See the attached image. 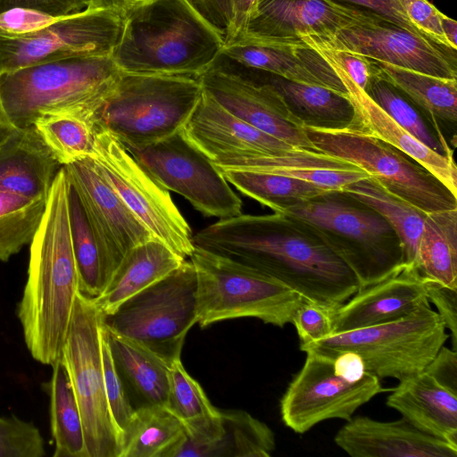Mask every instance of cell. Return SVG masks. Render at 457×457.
Wrapping results in <instances>:
<instances>
[{
  "instance_id": "obj_24",
  "label": "cell",
  "mask_w": 457,
  "mask_h": 457,
  "mask_svg": "<svg viewBox=\"0 0 457 457\" xmlns=\"http://www.w3.org/2000/svg\"><path fill=\"white\" fill-rule=\"evenodd\" d=\"M386 405L420 430L457 448V394L426 371L400 380L391 389Z\"/></svg>"
},
{
  "instance_id": "obj_36",
  "label": "cell",
  "mask_w": 457,
  "mask_h": 457,
  "mask_svg": "<svg viewBox=\"0 0 457 457\" xmlns=\"http://www.w3.org/2000/svg\"><path fill=\"white\" fill-rule=\"evenodd\" d=\"M33 127L62 166L93 155V127L78 115L42 114L35 120Z\"/></svg>"
},
{
  "instance_id": "obj_33",
  "label": "cell",
  "mask_w": 457,
  "mask_h": 457,
  "mask_svg": "<svg viewBox=\"0 0 457 457\" xmlns=\"http://www.w3.org/2000/svg\"><path fill=\"white\" fill-rule=\"evenodd\" d=\"M225 179L245 195L284 213L296 204L309 201L328 190L304 179L242 170H219Z\"/></svg>"
},
{
  "instance_id": "obj_56",
  "label": "cell",
  "mask_w": 457,
  "mask_h": 457,
  "mask_svg": "<svg viewBox=\"0 0 457 457\" xmlns=\"http://www.w3.org/2000/svg\"><path fill=\"white\" fill-rule=\"evenodd\" d=\"M149 0H126L128 5L147 2Z\"/></svg>"
},
{
  "instance_id": "obj_50",
  "label": "cell",
  "mask_w": 457,
  "mask_h": 457,
  "mask_svg": "<svg viewBox=\"0 0 457 457\" xmlns=\"http://www.w3.org/2000/svg\"><path fill=\"white\" fill-rule=\"evenodd\" d=\"M89 6L90 0H0V12L15 7H26L64 16L79 12Z\"/></svg>"
},
{
  "instance_id": "obj_21",
  "label": "cell",
  "mask_w": 457,
  "mask_h": 457,
  "mask_svg": "<svg viewBox=\"0 0 457 457\" xmlns=\"http://www.w3.org/2000/svg\"><path fill=\"white\" fill-rule=\"evenodd\" d=\"M181 132L212 162L223 157L297 149L230 113L204 89Z\"/></svg>"
},
{
  "instance_id": "obj_40",
  "label": "cell",
  "mask_w": 457,
  "mask_h": 457,
  "mask_svg": "<svg viewBox=\"0 0 457 457\" xmlns=\"http://www.w3.org/2000/svg\"><path fill=\"white\" fill-rule=\"evenodd\" d=\"M166 407L185 427L220 413V409L212 404L201 385L186 370L181 358L175 359L170 364Z\"/></svg>"
},
{
  "instance_id": "obj_42",
  "label": "cell",
  "mask_w": 457,
  "mask_h": 457,
  "mask_svg": "<svg viewBox=\"0 0 457 457\" xmlns=\"http://www.w3.org/2000/svg\"><path fill=\"white\" fill-rule=\"evenodd\" d=\"M45 441L33 423L0 417V457H43Z\"/></svg>"
},
{
  "instance_id": "obj_54",
  "label": "cell",
  "mask_w": 457,
  "mask_h": 457,
  "mask_svg": "<svg viewBox=\"0 0 457 457\" xmlns=\"http://www.w3.org/2000/svg\"><path fill=\"white\" fill-rule=\"evenodd\" d=\"M127 6L126 0H90L88 8H107L123 12Z\"/></svg>"
},
{
  "instance_id": "obj_53",
  "label": "cell",
  "mask_w": 457,
  "mask_h": 457,
  "mask_svg": "<svg viewBox=\"0 0 457 457\" xmlns=\"http://www.w3.org/2000/svg\"><path fill=\"white\" fill-rule=\"evenodd\" d=\"M444 35L451 47L457 50V21L443 12L440 15Z\"/></svg>"
},
{
  "instance_id": "obj_17",
  "label": "cell",
  "mask_w": 457,
  "mask_h": 457,
  "mask_svg": "<svg viewBox=\"0 0 457 457\" xmlns=\"http://www.w3.org/2000/svg\"><path fill=\"white\" fill-rule=\"evenodd\" d=\"M381 18L332 0H258L255 15L237 41L290 47L305 35L327 37Z\"/></svg>"
},
{
  "instance_id": "obj_4",
  "label": "cell",
  "mask_w": 457,
  "mask_h": 457,
  "mask_svg": "<svg viewBox=\"0 0 457 457\" xmlns=\"http://www.w3.org/2000/svg\"><path fill=\"white\" fill-rule=\"evenodd\" d=\"M121 71L112 56L71 58L0 74V125L33 126L46 113H70L92 125Z\"/></svg>"
},
{
  "instance_id": "obj_3",
  "label": "cell",
  "mask_w": 457,
  "mask_h": 457,
  "mask_svg": "<svg viewBox=\"0 0 457 457\" xmlns=\"http://www.w3.org/2000/svg\"><path fill=\"white\" fill-rule=\"evenodd\" d=\"M223 46L220 36L186 0H149L123 11L112 58L122 72L198 77Z\"/></svg>"
},
{
  "instance_id": "obj_35",
  "label": "cell",
  "mask_w": 457,
  "mask_h": 457,
  "mask_svg": "<svg viewBox=\"0 0 457 457\" xmlns=\"http://www.w3.org/2000/svg\"><path fill=\"white\" fill-rule=\"evenodd\" d=\"M221 430L210 457H270L276 449L273 431L242 410H220Z\"/></svg>"
},
{
  "instance_id": "obj_13",
  "label": "cell",
  "mask_w": 457,
  "mask_h": 457,
  "mask_svg": "<svg viewBox=\"0 0 457 457\" xmlns=\"http://www.w3.org/2000/svg\"><path fill=\"white\" fill-rule=\"evenodd\" d=\"M123 12L86 8L35 32L0 34V74L71 58L112 56Z\"/></svg>"
},
{
  "instance_id": "obj_26",
  "label": "cell",
  "mask_w": 457,
  "mask_h": 457,
  "mask_svg": "<svg viewBox=\"0 0 457 457\" xmlns=\"http://www.w3.org/2000/svg\"><path fill=\"white\" fill-rule=\"evenodd\" d=\"M185 260L156 238L143 242L125 254L95 301L104 315H108L129 297L179 268Z\"/></svg>"
},
{
  "instance_id": "obj_27",
  "label": "cell",
  "mask_w": 457,
  "mask_h": 457,
  "mask_svg": "<svg viewBox=\"0 0 457 457\" xmlns=\"http://www.w3.org/2000/svg\"><path fill=\"white\" fill-rule=\"evenodd\" d=\"M106 331L112 358L129 396L133 395L137 399L135 409L166 406L170 362L130 339Z\"/></svg>"
},
{
  "instance_id": "obj_16",
  "label": "cell",
  "mask_w": 457,
  "mask_h": 457,
  "mask_svg": "<svg viewBox=\"0 0 457 457\" xmlns=\"http://www.w3.org/2000/svg\"><path fill=\"white\" fill-rule=\"evenodd\" d=\"M321 43L436 77L457 79V50L436 44L381 18L345 28L334 35H310Z\"/></svg>"
},
{
  "instance_id": "obj_2",
  "label": "cell",
  "mask_w": 457,
  "mask_h": 457,
  "mask_svg": "<svg viewBox=\"0 0 457 457\" xmlns=\"http://www.w3.org/2000/svg\"><path fill=\"white\" fill-rule=\"evenodd\" d=\"M64 168L52 183L40 224L30 242L27 282L17 307L25 344L37 361L62 356L75 297L79 291Z\"/></svg>"
},
{
  "instance_id": "obj_6",
  "label": "cell",
  "mask_w": 457,
  "mask_h": 457,
  "mask_svg": "<svg viewBox=\"0 0 457 457\" xmlns=\"http://www.w3.org/2000/svg\"><path fill=\"white\" fill-rule=\"evenodd\" d=\"M202 92L198 77L121 71L92 127L106 130L127 149L144 147L179 132Z\"/></svg>"
},
{
  "instance_id": "obj_46",
  "label": "cell",
  "mask_w": 457,
  "mask_h": 457,
  "mask_svg": "<svg viewBox=\"0 0 457 457\" xmlns=\"http://www.w3.org/2000/svg\"><path fill=\"white\" fill-rule=\"evenodd\" d=\"M64 16H56L26 7L8 9L0 12V34L23 35L35 32L56 22Z\"/></svg>"
},
{
  "instance_id": "obj_39",
  "label": "cell",
  "mask_w": 457,
  "mask_h": 457,
  "mask_svg": "<svg viewBox=\"0 0 457 457\" xmlns=\"http://www.w3.org/2000/svg\"><path fill=\"white\" fill-rule=\"evenodd\" d=\"M365 93L385 113L426 146L441 154H452L444 138L435 136L414 104L380 74L373 79Z\"/></svg>"
},
{
  "instance_id": "obj_1",
  "label": "cell",
  "mask_w": 457,
  "mask_h": 457,
  "mask_svg": "<svg viewBox=\"0 0 457 457\" xmlns=\"http://www.w3.org/2000/svg\"><path fill=\"white\" fill-rule=\"evenodd\" d=\"M195 246L254 268L305 300L337 308L359 290L353 270L303 220L274 212L239 214L193 236Z\"/></svg>"
},
{
  "instance_id": "obj_22",
  "label": "cell",
  "mask_w": 457,
  "mask_h": 457,
  "mask_svg": "<svg viewBox=\"0 0 457 457\" xmlns=\"http://www.w3.org/2000/svg\"><path fill=\"white\" fill-rule=\"evenodd\" d=\"M334 441L352 457L457 456V448L420 430L403 417L395 421L353 417L337 431Z\"/></svg>"
},
{
  "instance_id": "obj_7",
  "label": "cell",
  "mask_w": 457,
  "mask_h": 457,
  "mask_svg": "<svg viewBox=\"0 0 457 457\" xmlns=\"http://www.w3.org/2000/svg\"><path fill=\"white\" fill-rule=\"evenodd\" d=\"M189 258L196 273L201 328L237 318L283 328L305 300L278 279L228 257L195 246Z\"/></svg>"
},
{
  "instance_id": "obj_34",
  "label": "cell",
  "mask_w": 457,
  "mask_h": 457,
  "mask_svg": "<svg viewBox=\"0 0 457 457\" xmlns=\"http://www.w3.org/2000/svg\"><path fill=\"white\" fill-rule=\"evenodd\" d=\"M49 382L51 431L54 457H87L83 423L79 405L61 360L53 365Z\"/></svg>"
},
{
  "instance_id": "obj_38",
  "label": "cell",
  "mask_w": 457,
  "mask_h": 457,
  "mask_svg": "<svg viewBox=\"0 0 457 457\" xmlns=\"http://www.w3.org/2000/svg\"><path fill=\"white\" fill-rule=\"evenodd\" d=\"M221 53L246 67L290 81L323 87L322 83L305 67L292 47L237 41L223 46Z\"/></svg>"
},
{
  "instance_id": "obj_14",
  "label": "cell",
  "mask_w": 457,
  "mask_h": 457,
  "mask_svg": "<svg viewBox=\"0 0 457 457\" xmlns=\"http://www.w3.org/2000/svg\"><path fill=\"white\" fill-rule=\"evenodd\" d=\"M165 190L173 191L207 217L242 213V201L212 161L181 130L152 145L128 149Z\"/></svg>"
},
{
  "instance_id": "obj_30",
  "label": "cell",
  "mask_w": 457,
  "mask_h": 457,
  "mask_svg": "<svg viewBox=\"0 0 457 457\" xmlns=\"http://www.w3.org/2000/svg\"><path fill=\"white\" fill-rule=\"evenodd\" d=\"M68 204L79 292L96 298L105 289L114 267L93 230L78 193L70 183Z\"/></svg>"
},
{
  "instance_id": "obj_12",
  "label": "cell",
  "mask_w": 457,
  "mask_h": 457,
  "mask_svg": "<svg viewBox=\"0 0 457 457\" xmlns=\"http://www.w3.org/2000/svg\"><path fill=\"white\" fill-rule=\"evenodd\" d=\"M95 146L91 156L115 192L137 220L178 254L187 259L195 245L192 229L162 188L112 135L93 128Z\"/></svg>"
},
{
  "instance_id": "obj_47",
  "label": "cell",
  "mask_w": 457,
  "mask_h": 457,
  "mask_svg": "<svg viewBox=\"0 0 457 457\" xmlns=\"http://www.w3.org/2000/svg\"><path fill=\"white\" fill-rule=\"evenodd\" d=\"M404 11L411 23L428 38L436 44L451 47L441 27V12L428 0H402Z\"/></svg>"
},
{
  "instance_id": "obj_43",
  "label": "cell",
  "mask_w": 457,
  "mask_h": 457,
  "mask_svg": "<svg viewBox=\"0 0 457 457\" xmlns=\"http://www.w3.org/2000/svg\"><path fill=\"white\" fill-rule=\"evenodd\" d=\"M301 42L317 51L328 63L343 71L364 92L379 74L377 63L368 57L335 49L310 35L303 36Z\"/></svg>"
},
{
  "instance_id": "obj_19",
  "label": "cell",
  "mask_w": 457,
  "mask_h": 457,
  "mask_svg": "<svg viewBox=\"0 0 457 457\" xmlns=\"http://www.w3.org/2000/svg\"><path fill=\"white\" fill-rule=\"evenodd\" d=\"M62 167L114 270L131 248L154 238L120 199L92 157Z\"/></svg>"
},
{
  "instance_id": "obj_52",
  "label": "cell",
  "mask_w": 457,
  "mask_h": 457,
  "mask_svg": "<svg viewBox=\"0 0 457 457\" xmlns=\"http://www.w3.org/2000/svg\"><path fill=\"white\" fill-rule=\"evenodd\" d=\"M333 370L337 377L349 382L359 381L367 373L361 356L351 350L342 351L336 355Z\"/></svg>"
},
{
  "instance_id": "obj_49",
  "label": "cell",
  "mask_w": 457,
  "mask_h": 457,
  "mask_svg": "<svg viewBox=\"0 0 457 457\" xmlns=\"http://www.w3.org/2000/svg\"><path fill=\"white\" fill-rule=\"evenodd\" d=\"M379 15L411 33L424 36L409 20L402 0H332ZM428 38V37H427ZM429 39V38H428ZM434 42V41H433Z\"/></svg>"
},
{
  "instance_id": "obj_48",
  "label": "cell",
  "mask_w": 457,
  "mask_h": 457,
  "mask_svg": "<svg viewBox=\"0 0 457 457\" xmlns=\"http://www.w3.org/2000/svg\"><path fill=\"white\" fill-rule=\"evenodd\" d=\"M427 297L435 304L445 328L451 332L453 349H457V289L426 280Z\"/></svg>"
},
{
  "instance_id": "obj_55",
  "label": "cell",
  "mask_w": 457,
  "mask_h": 457,
  "mask_svg": "<svg viewBox=\"0 0 457 457\" xmlns=\"http://www.w3.org/2000/svg\"><path fill=\"white\" fill-rule=\"evenodd\" d=\"M13 130V129L0 125V147L10 137Z\"/></svg>"
},
{
  "instance_id": "obj_8",
  "label": "cell",
  "mask_w": 457,
  "mask_h": 457,
  "mask_svg": "<svg viewBox=\"0 0 457 457\" xmlns=\"http://www.w3.org/2000/svg\"><path fill=\"white\" fill-rule=\"evenodd\" d=\"M446 328L430 303L413 313L386 323L331 334L300 345L333 358L342 351L358 353L366 371L377 378L403 380L426 369L449 337Z\"/></svg>"
},
{
  "instance_id": "obj_29",
  "label": "cell",
  "mask_w": 457,
  "mask_h": 457,
  "mask_svg": "<svg viewBox=\"0 0 457 457\" xmlns=\"http://www.w3.org/2000/svg\"><path fill=\"white\" fill-rule=\"evenodd\" d=\"M414 265L425 280L457 289V209L427 214Z\"/></svg>"
},
{
  "instance_id": "obj_11",
  "label": "cell",
  "mask_w": 457,
  "mask_h": 457,
  "mask_svg": "<svg viewBox=\"0 0 457 457\" xmlns=\"http://www.w3.org/2000/svg\"><path fill=\"white\" fill-rule=\"evenodd\" d=\"M303 129L319 152L355 165L388 192L424 212L457 209V195L422 165L386 142L351 128Z\"/></svg>"
},
{
  "instance_id": "obj_15",
  "label": "cell",
  "mask_w": 457,
  "mask_h": 457,
  "mask_svg": "<svg viewBox=\"0 0 457 457\" xmlns=\"http://www.w3.org/2000/svg\"><path fill=\"white\" fill-rule=\"evenodd\" d=\"M301 370L294 376L280 400L284 424L297 434L330 419L348 421L354 412L377 395L391 391L367 372L356 382L337 377L333 357L307 350Z\"/></svg>"
},
{
  "instance_id": "obj_51",
  "label": "cell",
  "mask_w": 457,
  "mask_h": 457,
  "mask_svg": "<svg viewBox=\"0 0 457 457\" xmlns=\"http://www.w3.org/2000/svg\"><path fill=\"white\" fill-rule=\"evenodd\" d=\"M438 384L457 394V352L443 345L424 370Z\"/></svg>"
},
{
  "instance_id": "obj_44",
  "label": "cell",
  "mask_w": 457,
  "mask_h": 457,
  "mask_svg": "<svg viewBox=\"0 0 457 457\" xmlns=\"http://www.w3.org/2000/svg\"><path fill=\"white\" fill-rule=\"evenodd\" d=\"M102 361L108 404L117 427L122 432L131 420L136 409L132 405L125 384L112 358L104 321L102 327Z\"/></svg>"
},
{
  "instance_id": "obj_28",
  "label": "cell",
  "mask_w": 457,
  "mask_h": 457,
  "mask_svg": "<svg viewBox=\"0 0 457 457\" xmlns=\"http://www.w3.org/2000/svg\"><path fill=\"white\" fill-rule=\"evenodd\" d=\"M185 438V426L166 406H143L121 432L119 457H173Z\"/></svg>"
},
{
  "instance_id": "obj_20",
  "label": "cell",
  "mask_w": 457,
  "mask_h": 457,
  "mask_svg": "<svg viewBox=\"0 0 457 457\" xmlns=\"http://www.w3.org/2000/svg\"><path fill=\"white\" fill-rule=\"evenodd\" d=\"M430 303L426 280L415 265L403 264L391 276L359 289L333 312L332 333L379 325L404 318Z\"/></svg>"
},
{
  "instance_id": "obj_10",
  "label": "cell",
  "mask_w": 457,
  "mask_h": 457,
  "mask_svg": "<svg viewBox=\"0 0 457 457\" xmlns=\"http://www.w3.org/2000/svg\"><path fill=\"white\" fill-rule=\"evenodd\" d=\"M197 280L191 261L127 299L104 325L171 362L181 358L187 332L197 323Z\"/></svg>"
},
{
  "instance_id": "obj_9",
  "label": "cell",
  "mask_w": 457,
  "mask_h": 457,
  "mask_svg": "<svg viewBox=\"0 0 457 457\" xmlns=\"http://www.w3.org/2000/svg\"><path fill=\"white\" fill-rule=\"evenodd\" d=\"M104 313L95 298L77 293L61 360L80 411L87 457H119L121 432L106 397L103 361Z\"/></svg>"
},
{
  "instance_id": "obj_32",
  "label": "cell",
  "mask_w": 457,
  "mask_h": 457,
  "mask_svg": "<svg viewBox=\"0 0 457 457\" xmlns=\"http://www.w3.org/2000/svg\"><path fill=\"white\" fill-rule=\"evenodd\" d=\"M374 61V60H373ZM382 78L395 87L411 103L437 120H457V79L436 77L374 61Z\"/></svg>"
},
{
  "instance_id": "obj_45",
  "label": "cell",
  "mask_w": 457,
  "mask_h": 457,
  "mask_svg": "<svg viewBox=\"0 0 457 457\" xmlns=\"http://www.w3.org/2000/svg\"><path fill=\"white\" fill-rule=\"evenodd\" d=\"M335 309L314 302L303 301L292 320L300 345L309 344L331 335Z\"/></svg>"
},
{
  "instance_id": "obj_31",
  "label": "cell",
  "mask_w": 457,
  "mask_h": 457,
  "mask_svg": "<svg viewBox=\"0 0 457 457\" xmlns=\"http://www.w3.org/2000/svg\"><path fill=\"white\" fill-rule=\"evenodd\" d=\"M341 190L375 210L389 223L401 240L403 264L414 265L428 213L388 192L370 176L348 184Z\"/></svg>"
},
{
  "instance_id": "obj_25",
  "label": "cell",
  "mask_w": 457,
  "mask_h": 457,
  "mask_svg": "<svg viewBox=\"0 0 457 457\" xmlns=\"http://www.w3.org/2000/svg\"><path fill=\"white\" fill-rule=\"evenodd\" d=\"M62 167L33 126L14 129L0 147V190L46 200Z\"/></svg>"
},
{
  "instance_id": "obj_5",
  "label": "cell",
  "mask_w": 457,
  "mask_h": 457,
  "mask_svg": "<svg viewBox=\"0 0 457 457\" xmlns=\"http://www.w3.org/2000/svg\"><path fill=\"white\" fill-rule=\"evenodd\" d=\"M284 213L312 229L353 270L359 289L398 271L403 265L400 238L375 210L343 190H328Z\"/></svg>"
},
{
  "instance_id": "obj_18",
  "label": "cell",
  "mask_w": 457,
  "mask_h": 457,
  "mask_svg": "<svg viewBox=\"0 0 457 457\" xmlns=\"http://www.w3.org/2000/svg\"><path fill=\"white\" fill-rule=\"evenodd\" d=\"M198 79L204 91L242 120L295 148L319 152L270 84L212 67Z\"/></svg>"
},
{
  "instance_id": "obj_23",
  "label": "cell",
  "mask_w": 457,
  "mask_h": 457,
  "mask_svg": "<svg viewBox=\"0 0 457 457\" xmlns=\"http://www.w3.org/2000/svg\"><path fill=\"white\" fill-rule=\"evenodd\" d=\"M334 70L346 87L347 96L353 106L354 117L350 128L399 149L422 165L457 195V169L453 154H441L426 146L376 105L343 71L337 67Z\"/></svg>"
},
{
  "instance_id": "obj_37",
  "label": "cell",
  "mask_w": 457,
  "mask_h": 457,
  "mask_svg": "<svg viewBox=\"0 0 457 457\" xmlns=\"http://www.w3.org/2000/svg\"><path fill=\"white\" fill-rule=\"evenodd\" d=\"M46 200L0 190V261L7 262L30 244Z\"/></svg>"
},
{
  "instance_id": "obj_41",
  "label": "cell",
  "mask_w": 457,
  "mask_h": 457,
  "mask_svg": "<svg viewBox=\"0 0 457 457\" xmlns=\"http://www.w3.org/2000/svg\"><path fill=\"white\" fill-rule=\"evenodd\" d=\"M221 38L224 46L239 40L257 11L258 0H186Z\"/></svg>"
}]
</instances>
